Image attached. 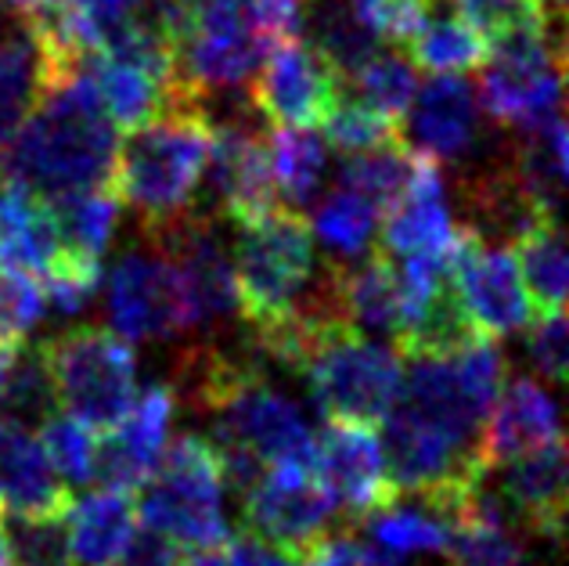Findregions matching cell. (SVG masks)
Instances as JSON below:
<instances>
[{"mask_svg":"<svg viewBox=\"0 0 569 566\" xmlns=\"http://www.w3.org/2000/svg\"><path fill=\"white\" fill-rule=\"evenodd\" d=\"M119 130L101 109L94 72L58 80L40 95L19 130L0 145V177L26 185L40 199L112 181Z\"/></svg>","mask_w":569,"mask_h":566,"instance_id":"cell-1","label":"cell"},{"mask_svg":"<svg viewBox=\"0 0 569 566\" xmlns=\"http://www.w3.org/2000/svg\"><path fill=\"white\" fill-rule=\"evenodd\" d=\"M213 123L199 98L177 95L167 109L148 123L127 130L116 148L112 191L141 217L144 235L159 231L191 210L194 188L202 185Z\"/></svg>","mask_w":569,"mask_h":566,"instance_id":"cell-2","label":"cell"},{"mask_svg":"<svg viewBox=\"0 0 569 566\" xmlns=\"http://www.w3.org/2000/svg\"><path fill=\"white\" fill-rule=\"evenodd\" d=\"M231 267L238 310L257 350H263L289 329L313 278V231L307 217L278 202L263 217L238 225Z\"/></svg>","mask_w":569,"mask_h":566,"instance_id":"cell-3","label":"cell"},{"mask_svg":"<svg viewBox=\"0 0 569 566\" xmlns=\"http://www.w3.org/2000/svg\"><path fill=\"white\" fill-rule=\"evenodd\" d=\"M223 487L228 480H223L217 444L181 434L177 440H167L152 480L138 490V516L144 527L167 534L184 553L223 548L231 538L220 513Z\"/></svg>","mask_w":569,"mask_h":566,"instance_id":"cell-4","label":"cell"},{"mask_svg":"<svg viewBox=\"0 0 569 566\" xmlns=\"http://www.w3.org/2000/svg\"><path fill=\"white\" fill-rule=\"evenodd\" d=\"M54 408L98 434L112 429L138 397V361L130 342L104 325H77L40 342Z\"/></svg>","mask_w":569,"mask_h":566,"instance_id":"cell-5","label":"cell"},{"mask_svg":"<svg viewBox=\"0 0 569 566\" xmlns=\"http://www.w3.org/2000/svg\"><path fill=\"white\" fill-rule=\"evenodd\" d=\"M562 29L527 26L490 40L479 62V109L493 123L530 130L562 112Z\"/></svg>","mask_w":569,"mask_h":566,"instance_id":"cell-6","label":"cell"},{"mask_svg":"<svg viewBox=\"0 0 569 566\" xmlns=\"http://www.w3.org/2000/svg\"><path fill=\"white\" fill-rule=\"evenodd\" d=\"M447 275L479 336L501 339L530 325L533 307L522 289L512 249L487 246L476 228H458L455 246L447 252Z\"/></svg>","mask_w":569,"mask_h":566,"instance_id":"cell-7","label":"cell"},{"mask_svg":"<svg viewBox=\"0 0 569 566\" xmlns=\"http://www.w3.org/2000/svg\"><path fill=\"white\" fill-rule=\"evenodd\" d=\"M332 516L336 498L328 495L318 469L267 466V473L242 495V527L292 559L332 530Z\"/></svg>","mask_w":569,"mask_h":566,"instance_id":"cell-8","label":"cell"},{"mask_svg":"<svg viewBox=\"0 0 569 566\" xmlns=\"http://www.w3.org/2000/svg\"><path fill=\"white\" fill-rule=\"evenodd\" d=\"M342 80L347 77L313 43L289 37L252 72V106L274 127H321L328 109L347 95Z\"/></svg>","mask_w":569,"mask_h":566,"instance_id":"cell-9","label":"cell"},{"mask_svg":"<svg viewBox=\"0 0 569 566\" xmlns=\"http://www.w3.org/2000/svg\"><path fill=\"white\" fill-rule=\"evenodd\" d=\"M318 476L350 524H361L400 502L393 480L386 476L376 426L325 423L318 434Z\"/></svg>","mask_w":569,"mask_h":566,"instance_id":"cell-10","label":"cell"},{"mask_svg":"<svg viewBox=\"0 0 569 566\" xmlns=\"http://www.w3.org/2000/svg\"><path fill=\"white\" fill-rule=\"evenodd\" d=\"M173 423V386L152 383L112 429L98 434L94 448V476L91 484L112 490H138L152 480V473L162 458V448L170 440Z\"/></svg>","mask_w":569,"mask_h":566,"instance_id":"cell-11","label":"cell"},{"mask_svg":"<svg viewBox=\"0 0 569 566\" xmlns=\"http://www.w3.org/2000/svg\"><path fill=\"white\" fill-rule=\"evenodd\" d=\"M202 177L213 188L223 217L231 225H249L278 206V188L267 156V133L249 127V119H228L209 138Z\"/></svg>","mask_w":569,"mask_h":566,"instance_id":"cell-12","label":"cell"},{"mask_svg":"<svg viewBox=\"0 0 569 566\" xmlns=\"http://www.w3.org/2000/svg\"><path fill=\"white\" fill-rule=\"evenodd\" d=\"M109 318L127 342L170 339L184 332V307L170 260L156 249L127 252L109 275Z\"/></svg>","mask_w":569,"mask_h":566,"instance_id":"cell-13","label":"cell"},{"mask_svg":"<svg viewBox=\"0 0 569 566\" xmlns=\"http://www.w3.org/2000/svg\"><path fill=\"white\" fill-rule=\"evenodd\" d=\"M559 411L541 386L527 376H516L501 386L493 405L487 408L476 434V461L483 473H493L505 461L541 448L551 437H559Z\"/></svg>","mask_w":569,"mask_h":566,"instance_id":"cell-14","label":"cell"},{"mask_svg":"<svg viewBox=\"0 0 569 566\" xmlns=\"http://www.w3.org/2000/svg\"><path fill=\"white\" fill-rule=\"evenodd\" d=\"M72 487L54 473L37 434L0 415V505L19 519H66Z\"/></svg>","mask_w":569,"mask_h":566,"instance_id":"cell-15","label":"cell"},{"mask_svg":"<svg viewBox=\"0 0 569 566\" xmlns=\"http://www.w3.org/2000/svg\"><path fill=\"white\" fill-rule=\"evenodd\" d=\"M458 225L447 214L440 159H432L415 148V170L403 196L386 210L382 220V246L389 257H411V252H429V257H447L455 246Z\"/></svg>","mask_w":569,"mask_h":566,"instance_id":"cell-16","label":"cell"},{"mask_svg":"<svg viewBox=\"0 0 569 566\" xmlns=\"http://www.w3.org/2000/svg\"><path fill=\"white\" fill-rule=\"evenodd\" d=\"M411 130V148L432 159H461L476 145L479 106L469 80L461 72H437L422 91H415L411 109L403 116Z\"/></svg>","mask_w":569,"mask_h":566,"instance_id":"cell-17","label":"cell"},{"mask_svg":"<svg viewBox=\"0 0 569 566\" xmlns=\"http://www.w3.org/2000/svg\"><path fill=\"white\" fill-rule=\"evenodd\" d=\"M566 440L551 437L541 448L505 461L501 495L527 530L559 542L566 530Z\"/></svg>","mask_w":569,"mask_h":566,"instance_id":"cell-18","label":"cell"},{"mask_svg":"<svg viewBox=\"0 0 569 566\" xmlns=\"http://www.w3.org/2000/svg\"><path fill=\"white\" fill-rule=\"evenodd\" d=\"M332 292L339 304V315L347 318L357 332L376 336H397L400 325V292H397V271L386 249H376L365 260L353 264H328Z\"/></svg>","mask_w":569,"mask_h":566,"instance_id":"cell-19","label":"cell"},{"mask_svg":"<svg viewBox=\"0 0 569 566\" xmlns=\"http://www.w3.org/2000/svg\"><path fill=\"white\" fill-rule=\"evenodd\" d=\"M69 559L72 566H112L138 530V495L98 487L94 495L77 498L69 509Z\"/></svg>","mask_w":569,"mask_h":566,"instance_id":"cell-20","label":"cell"},{"mask_svg":"<svg viewBox=\"0 0 569 566\" xmlns=\"http://www.w3.org/2000/svg\"><path fill=\"white\" fill-rule=\"evenodd\" d=\"M512 188L519 199L533 206L537 214L562 210L566 191V123L562 112H556L545 123L522 130V141L516 148L512 162Z\"/></svg>","mask_w":569,"mask_h":566,"instance_id":"cell-21","label":"cell"},{"mask_svg":"<svg viewBox=\"0 0 569 566\" xmlns=\"http://www.w3.org/2000/svg\"><path fill=\"white\" fill-rule=\"evenodd\" d=\"M516 267L533 315L566 310V238L559 217H533L516 231Z\"/></svg>","mask_w":569,"mask_h":566,"instance_id":"cell-22","label":"cell"},{"mask_svg":"<svg viewBox=\"0 0 569 566\" xmlns=\"http://www.w3.org/2000/svg\"><path fill=\"white\" fill-rule=\"evenodd\" d=\"M91 72H94V87L101 98L104 116L112 119L116 130H133L148 123L152 116H159L170 101L181 95L177 87L156 80L152 72L133 69L127 62H116V58H91Z\"/></svg>","mask_w":569,"mask_h":566,"instance_id":"cell-23","label":"cell"},{"mask_svg":"<svg viewBox=\"0 0 569 566\" xmlns=\"http://www.w3.org/2000/svg\"><path fill=\"white\" fill-rule=\"evenodd\" d=\"M303 8L310 11V43L342 77H353L382 48V37L371 29L357 0H303Z\"/></svg>","mask_w":569,"mask_h":566,"instance_id":"cell-24","label":"cell"},{"mask_svg":"<svg viewBox=\"0 0 569 566\" xmlns=\"http://www.w3.org/2000/svg\"><path fill=\"white\" fill-rule=\"evenodd\" d=\"M48 210L58 231V246L66 252H77V257L101 260L119 220V199L112 185L62 191V196L48 199Z\"/></svg>","mask_w":569,"mask_h":566,"instance_id":"cell-25","label":"cell"},{"mask_svg":"<svg viewBox=\"0 0 569 566\" xmlns=\"http://www.w3.org/2000/svg\"><path fill=\"white\" fill-rule=\"evenodd\" d=\"M43 91H48V69L33 37L22 26L0 33V145L33 112Z\"/></svg>","mask_w":569,"mask_h":566,"instance_id":"cell-26","label":"cell"},{"mask_svg":"<svg viewBox=\"0 0 569 566\" xmlns=\"http://www.w3.org/2000/svg\"><path fill=\"white\" fill-rule=\"evenodd\" d=\"M267 156H271V173L278 196L284 206H310L321 196L325 181V141L310 127H274L267 133Z\"/></svg>","mask_w":569,"mask_h":566,"instance_id":"cell-27","label":"cell"},{"mask_svg":"<svg viewBox=\"0 0 569 566\" xmlns=\"http://www.w3.org/2000/svg\"><path fill=\"white\" fill-rule=\"evenodd\" d=\"M408 58L429 72H472L487 58V37L472 29L466 19L443 14V19H422V26L403 40Z\"/></svg>","mask_w":569,"mask_h":566,"instance_id":"cell-28","label":"cell"},{"mask_svg":"<svg viewBox=\"0 0 569 566\" xmlns=\"http://www.w3.org/2000/svg\"><path fill=\"white\" fill-rule=\"evenodd\" d=\"M411 170H415V148L411 141H393V145H379V148H368V152H353L347 156L339 170V181L342 188L357 191L365 202H371L379 210V217L393 206L403 188L411 181Z\"/></svg>","mask_w":569,"mask_h":566,"instance_id":"cell-29","label":"cell"},{"mask_svg":"<svg viewBox=\"0 0 569 566\" xmlns=\"http://www.w3.org/2000/svg\"><path fill=\"white\" fill-rule=\"evenodd\" d=\"M376 228H379V210L350 188L328 191V196L313 206L310 231L332 252H339V257H350V260L361 257L371 246V238H376Z\"/></svg>","mask_w":569,"mask_h":566,"instance_id":"cell-30","label":"cell"},{"mask_svg":"<svg viewBox=\"0 0 569 566\" xmlns=\"http://www.w3.org/2000/svg\"><path fill=\"white\" fill-rule=\"evenodd\" d=\"M350 80L357 87V95H361V101H368L371 109H379L389 119L403 123V116L411 109V98L418 91V72L408 54L379 48Z\"/></svg>","mask_w":569,"mask_h":566,"instance_id":"cell-31","label":"cell"},{"mask_svg":"<svg viewBox=\"0 0 569 566\" xmlns=\"http://www.w3.org/2000/svg\"><path fill=\"white\" fill-rule=\"evenodd\" d=\"M54 411V390L48 365H43L40 347L14 350L4 386H0V415H8L14 423H43Z\"/></svg>","mask_w":569,"mask_h":566,"instance_id":"cell-32","label":"cell"},{"mask_svg":"<svg viewBox=\"0 0 569 566\" xmlns=\"http://www.w3.org/2000/svg\"><path fill=\"white\" fill-rule=\"evenodd\" d=\"M321 130H325V141L339 148L342 156H353V152H368V148H379V145H393L403 141V123L389 119L386 112L371 109L368 101H353L342 95L328 116L321 119Z\"/></svg>","mask_w":569,"mask_h":566,"instance_id":"cell-33","label":"cell"},{"mask_svg":"<svg viewBox=\"0 0 569 566\" xmlns=\"http://www.w3.org/2000/svg\"><path fill=\"white\" fill-rule=\"evenodd\" d=\"M357 527H365L368 538H376L379 545L393 548L400 556L447 553V545H451V530H447L443 519L415 509H400V505H389V509L361 519Z\"/></svg>","mask_w":569,"mask_h":566,"instance_id":"cell-34","label":"cell"},{"mask_svg":"<svg viewBox=\"0 0 569 566\" xmlns=\"http://www.w3.org/2000/svg\"><path fill=\"white\" fill-rule=\"evenodd\" d=\"M37 440L58 476H66L72 484H91L98 429L62 411V415H48V419L37 426Z\"/></svg>","mask_w":569,"mask_h":566,"instance_id":"cell-35","label":"cell"},{"mask_svg":"<svg viewBox=\"0 0 569 566\" xmlns=\"http://www.w3.org/2000/svg\"><path fill=\"white\" fill-rule=\"evenodd\" d=\"M447 556H451L447 566H533L516 534H508V524H483V519L451 527Z\"/></svg>","mask_w":569,"mask_h":566,"instance_id":"cell-36","label":"cell"},{"mask_svg":"<svg viewBox=\"0 0 569 566\" xmlns=\"http://www.w3.org/2000/svg\"><path fill=\"white\" fill-rule=\"evenodd\" d=\"M458 14L466 19L472 29L490 40H498L505 33H512V29H527V26H556L562 29L551 14V8L545 0H455Z\"/></svg>","mask_w":569,"mask_h":566,"instance_id":"cell-37","label":"cell"},{"mask_svg":"<svg viewBox=\"0 0 569 566\" xmlns=\"http://www.w3.org/2000/svg\"><path fill=\"white\" fill-rule=\"evenodd\" d=\"M8 545L14 566H72L66 519H19L8 530Z\"/></svg>","mask_w":569,"mask_h":566,"instance_id":"cell-38","label":"cell"},{"mask_svg":"<svg viewBox=\"0 0 569 566\" xmlns=\"http://www.w3.org/2000/svg\"><path fill=\"white\" fill-rule=\"evenodd\" d=\"M527 354L541 379L551 386L566 383L569 368V347H566V310H551V315H533V325L527 332Z\"/></svg>","mask_w":569,"mask_h":566,"instance_id":"cell-39","label":"cell"},{"mask_svg":"<svg viewBox=\"0 0 569 566\" xmlns=\"http://www.w3.org/2000/svg\"><path fill=\"white\" fill-rule=\"evenodd\" d=\"M184 563H188V556L181 545L170 542L167 534L144 527V530L130 534L127 548L119 553V559L112 566H184Z\"/></svg>","mask_w":569,"mask_h":566,"instance_id":"cell-40","label":"cell"},{"mask_svg":"<svg viewBox=\"0 0 569 566\" xmlns=\"http://www.w3.org/2000/svg\"><path fill=\"white\" fill-rule=\"evenodd\" d=\"M223 556H228V566H296V559L281 548L267 545L263 538H257L252 530H231V538L223 542Z\"/></svg>","mask_w":569,"mask_h":566,"instance_id":"cell-41","label":"cell"},{"mask_svg":"<svg viewBox=\"0 0 569 566\" xmlns=\"http://www.w3.org/2000/svg\"><path fill=\"white\" fill-rule=\"evenodd\" d=\"M296 566H365V563H361V553H357L353 530H342V534L328 530L325 538H318L299 556Z\"/></svg>","mask_w":569,"mask_h":566,"instance_id":"cell-42","label":"cell"},{"mask_svg":"<svg viewBox=\"0 0 569 566\" xmlns=\"http://www.w3.org/2000/svg\"><path fill=\"white\" fill-rule=\"evenodd\" d=\"M51 4H54V0H0V8H4L8 14H14L19 26H29L33 19H40V14L48 11Z\"/></svg>","mask_w":569,"mask_h":566,"instance_id":"cell-43","label":"cell"},{"mask_svg":"<svg viewBox=\"0 0 569 566\" xmlns=\"http://www.w3.org/2000/svg\"><path fill=\"white\" fill-rule=\"evenodd\" d=\"M184 566H228L223 548H202V553H191Z\"/></svg>","mask_w":569,"mask_h":566,"instance_id":"cell-44","label":"cell"},{"mask_svg":"<svg viewBox=\"0 0 569 566\" xmlns=\"http://www.w3.org/2000/svg\"><path fill=\"white\" fill-rule=\"evenodd\" d=\"M22 347V339L14 342V339H0V386H4V376H8V365H11V357L14 350Z\"/></svg>","mask_w":569,"mask_h":566,"instance_id":"cell-45","label":"cell"},{"mask_svg":"<svg viewBox=\"0 0 569 566\" xmlns=\"http://www.w3.org/2000/svg\"><path fill=\"white\" fill-rule=\"evenodd\" d=\"M0 566H14L11 563V545H8V513L0 509Z\"/></svg>","mask_w":569,"mask_h":566,"instance_id":"cell-46","label":"cell"},{"mask_svg":"<svg viewBox=\"0 0 569 566\" xmlns=\"http://www.w3.org/2000/svg\"><path fill=\"white\" fill-rule=\"evenodd\" d=\"M545 4L551 8V14H556V19H562V11H566V0H545Z\"/></svg>","mask_w":569,"mask_h":566,"instance_id":"cell-47","label":"cell"},{"mask_svg":"<svg viewBox=\"0 0 569 566\" xmlns=\"http://www.w3.org/2000/svg\"><path fill=\"white\" fill-rule=\"evenodd\" d=\"M422 4H432V0H422Z\"/></svg>","mask_w":569,"mask_h":566,"instance_id":"cell-48","label":"cell"}]
</instances>
